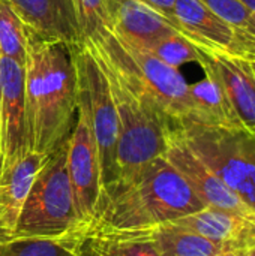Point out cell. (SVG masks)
I'll list each match as a JSON object with an SVG mask.
<instances>
[{"label": "cell", "instance_id": "7c38bea8", "mask_svg": "<svg viewBox=\"0 0 255 256\" xmlns=\"http://www.w3.org/2000/svg\"><path fill=\"white\" fill-rule=\"evenodd\" d=\"M174 224L203 236L227 252H248L255 246V218L231 210L206 207Z\"/></svg>", "mask_w": 255, "mask_h": 256}, {"label": "cell", "instance_id": "5b68a950", "mask_svg": "<svg viewBox=\"0 0 255 256\" xmlns=\"http://www.w3.org/2000/svg\"><path fill=\"white\" fill-rule=\"evenodd\" d=\"M191 152L255 212V140L245 129L173 120Z\"/></svg>", "mask_w": 255, "mask_h": 256}, {"label": "cell", "instance_id": "603a6c76", "mask_svg": "<svg viewBox=\"0 0 255 256\" xmlns=\"http://www.w3.org/2000/svg\"><path fill=\"white\" fill-rule=\"evenodd\" d=\"M72 4L83 44L92 40L104 30H108L105 0H72Z\"/></svg>", "mask_w": 255, "mask_h": 256}, {"label": "cell", "instance_id": "52a82bcc", "mask_svg": "<svg viewBox=\"0 0 255 256\" xmlns=\"http://www.w3.org/2000/svg\"><path fill=\"white\" fill-rule=\"evenodd\" d=\"M75 69L78 111L86 117L96 144L104 194L117 182L119 118L116 105L102 66L84 44L75 46Z\"/></svg>", "mask_w": 255, "mask_h": 256}, {"label": "cell", "instance_id": "1f68e13d", "mask_svg": "<svg viewBox=\"0 0 255 256\" xmlns=\"http://www.w3.org/2000/svg\"><path fill=\"white\" fill-rule=\"evenodd\" d=\"M252 63V69H254V72H255V62H251Z\"/></svg>", "mask_w": 255, "mask_h": 256}, {"label": "cell", "instance_id": "8fae6325", "mask_svg": "<svg viewBox=\"0 0 255 256\" xmlns=\"http://www.w3.org/2000/svg\"><path fill=\"white\" fill-rule=\"evenodd\" d=\"M108 30L123 40L149 50L158 40L180 33L177 27L143 0H105Z\"/></svg>", "mask_w": 255, "mask_h": 256}, {"label": "cell", "instance_id": "ac0fdd59", "mask_svg": "<svg viewBox=\"0 0 255 256\" xmlns=\"http://www.w3.org/2000/svg\"><path fill=\"white\" fill-rule=\"evenodd\" d=\"M83 256H161L152 230L117 231L89 230L84 236Z\"/></svg>", "mask_w": 255, "mask_h": 256}, {"label": "cell", "instance_id": "7a4b0ae2", "mask_svg": "<svg viewBox=\"0 0 255 256\" xmlns=\"http://www.w3.org/2000/svg\"><path fill=\"white\" fill-rule=\"evenodd\" d=\"M206 207L183 176L162 156L107 189L89 230H152Z\"/></svg>", "mask_w": 255, "mask_h": 256}, {"label": "cell", "instance_id": "277c9868", "mask_svg": "<svg viewBox=\"0 0 255 256\" xmlns=\"http://www.w3.org/2000/svg\"><path fill=\"white\" fill-rule=\"evenodd\" d=\"M84 45L116 69L129 87L155 100L171 120L179 122L191 116L189 84L179 69L168 66L149 50L129 44L110 30H104Z\"/></svg>", "mask_w": 255, "mask_h": 256}, {"label": "cell", "instance_id": "83f0119b", "mask_svg": "<svg viewBox=\"0 0 255 256\" xmlns=\"http://www.w3.org/2000/svg\"><path fill=\"white\" fill-rule=\"evenodd\" d=\"M9 238H12V237H11L9 234H6V232H5L3 230H0V246H2V244H3L5 242H8Z\"/></svg>", "mask_w": 255, "mask_h": 256}, {"label": "cell", "instance_id": "ffe728a7", "mask_svg": "<svg viewBox=\"0 0 255 256\" xmlns=\"http://www.w3.org/2000/svg\"><path fill=\"white\" fill-rule=\"evenodd\" d=\"M86 231L54 237H12L0 246V256H83Z\"/></svg>", "mask_w": 255, "mask_h": 256}, {"label": "cell", "instance_id": "cb8c5ba5", "mask_svg": "<svg viewBox=\"0 0 255 256\" xmlns=\"http://www.w3.org/2000/svg\"><path fill=\"white\" fill-rule=\"evenodd\" d=\"M215 15L234 28H243L252 10L242 0H200Z\"/></svg>", "mask_w": 255, "mask_h": 256}, {"label": "cell", "instance_id": "7402d4cb", "mask_svg": "<svg viewBox=\"0 0 255 256\" xmlns=\"http://www.w3.org/2000/svg\"><path fill=\"white\" fill-rule=\"evenodd\" d=\"M149 51L155 54L159 60L176 69L186 63L200 62V50L182 33H174L158 40L149 48Z\"/></svg>", "mask_w": 255, "mask_h": 256}, {"label": "cell", "instance_id": "30bf717a", "mask_svg": "<svg viewBox=\"0 0 255 256\" xmlns=\"http://www.w3.org/2000/svg\"><path fill=\"white\" fill-rule=\"evenodd\" d=\"M164 158L183 176V178L207 207L231 210L255 218L254 210L246 206L231 189H228L225 183L191 152V148L176 132L173 120L168 130V146Z\"/></svg>", "mask_w": 255, "mask_h": 256}, {"label": "cell", "instance_id": "44dd1931", "mask_svg": "<svg viewBox=\"0 0 255 256\" xmlns=\"http://www.w3.org/2000/svg\"><path fill=\"white\" fill-rule=\"evenodd\" d=\"M27 32L8 0H0V56L21 64L26 60Z\"/></svg>", "mask_w": 255, "mask_h": 256}, {"label": "cell", "instance_id": "f1b7e54d", "mask_svg": "<svg viewBox=\"0 0 255 256\" xmlns=\"http://www.w3.org/2000/svg\"><path fill=\"white\" fill-rule=\"evenodd\" d=\"M242 2H243L252 12H255V0H242Z\"/></svg>", "mask_w": 255, "mask_h": 256}, {"label": "cell", "instance_id": "484cf974", "mask_svg": "<svg viewBox=\"0 0 255 256\" xmlns=\"http://www.w3.org/2000/svg\"><path fill=\"white\" fill-rule=\"evenodd\" d=\"M144 3H147L149 6H152L153 9H156L159 14H162L164 16H167L174 26V16H173V10H174V2L176 0H143ZM177 27V26H176Z\"/></svg>", "mask_w": 255, "mask_h": 256}, {"label": "cell", "instance_id": "8992f818", "mask_svg": "<svg viewBox=\"0 0 255 256\" xmlns=\"http://www.w3.org/2000/svg\"><path fill=\"white\" fill-rule=\"evenodd\" d=\"M66 154L68 140L50 154L38 172L12 237H54L87 231L75 210Z\"/></svg>", "mask_w": 255, "mask_h": 256}, {"label": "cell", "instance_id": "ba28073f", "mask_svg": "<svg viewBox=\"0 0 255 256\" xmlns=\"http://www.w3.org/2000/svg\"><path fill=\"white\" fill-rule=\"evenodd\" d=\"M66 165L78 219L89 230L95 220L102 189L96 144L81 111H77V122L68 138Z\"/></svg>", "mask_w": 255, "mask_h": 256}, {"label": "cell", "instance_id": "2e32d148", "mask_svg": "<svg viewBox=\"0 0 255 256\" xmlns=\"http://www.w3.org/2000/svg\"><path fill=\"white\" fill-rule=\"evenodd\" d=\"M173 16L177 30L197 48L228 52L234 27L215 15L200 0H176Z\"/></svg>", "mask_w": 255, "mask_h": 256}, {"label": "cell", "instance_id": "9a60e30c", "mask_svg": "<svg viewBox=\"0 0 255 256\" xmlns=\"http://www.w3.org/2000/svg\"><path fill=\"white\" fill-rule=\"evenodd\" d=\"M242 124L255 134V72L252 63L222 51H206Z\"/></svg>", "mask_w": 255, "mask_h": 256}, {"label": "cell", "instance_id": "f546056e", "mask_svg": "<svg viewBox=\"0 0 255 256\" xmlns=\"http://www.w3.org/2000/svg\"><path fill=\"white\" fill-rule=\"evenodd\" d=\"M245 256H255V246L252 248V249H249V250L245 254Z\"/></svg>", "mask_w": 255, "mask_h": 256}, {"label": "cell", "instance_id": "6da1fadb", "mask_svg": "<svg viewBox=\"0 0 255 256\" xmlns=\"http://www.w3.org/2000/svg\"><path fill=\"white\" fill-rule=\"evenodd\" d=\"M26 32L24 98L29 152L51 154L69 138L77 122L75 46L44 39L27 27Z\"/></svg>", "mask_w": 255, "mask_h": 256}, {"label": "cell", "instance_id": "d6986e66", "mask_svg": "<svg viewBox=\"0 0 255 256\" xmlns=\"http://www.w3.org/2000/svg\"><path fill=\"white\" fill-rule=\"evenodd\" d=\"M152 238L161 256H218L227 252L216 243L174 222L152 228Z\"/></svg>", "mask_w": 255, "mask_h": 256}, {"label": "cell", "instance_id": "4316f807", "mask_svg": "<svg viewBox=\"0 0 255 256\" xmlns=\"http://www.w3.org/2000/svg\"><path fill=\"white\" fill-rule=\"evenodd\" d=\"M246 252H239V250H231V252H224L218 256H245Z\"/></svg>", "mask_w": 255, "mask_h": 256}, {"label": "cell", "instance_id": "5bb4252c", "mask_svg": "<svg viewBox=\"0 0 255 256\" xmlns=\"http://www.w3.org/2000/svg\"><path fill=\"white\" fill-rule=\"evenodd\" d=\"M200 50V62L198 64L204 70V78L189 84V96H191V116L185 120H191L195 123L218 126L227 129H243L228 98L224 90V86L210 62L207 52Z\"/></svg>", "mask_w": 255, "mask_h": 256}, {"label": "cell", "instance_id": "3957f363", "mask_svg": "<svg viewBox=\"0 0 255 256\" xmlns=\"http://www.w3.org/2000/svg\"><path fill=\"white\" fill-rule=\"evenodd\" d=\"M93 56L105 72L119 118V182L131 177L152 160L165 154L171 118L155 100L129 87L116 69L101 60L95 52Z\"/></svg>", "mask_w": 255, "mask_h": 256}, {"label": "cell", "instance_id": "9c48e42d", "mask_svg": "<svg viewBox=\"0 0 255 256\" xmlns=\"http://www.w3.org/2000/svg\"><path fill=\"white\" fill-rule=\"evenodd\" d=\"M2 174L29 153L26 128L24 64L0 56Z\"/></svg>", "mask_w": 255, "mask_h": 256}, {"label": "cell", "instance_id": "d4e9b609", "mask_svg": "<svg viewBox=\"0 0 255 256\" xmlns=\"http://www.w3.org/2000/svg\"><path fill=\"white\" fill-rule=\"evenodd\" d=\"M230 52L245 60L255 62V12L251 14L243 28H234Z\"/></svg>", "mask_w": 255, "mask_h": 256}, {"label": "cell", "instance_id": "d6a6232c", "mask_svg": "<svg viewBox=\"0 0 255 256\" xmlns=\"http://www.w3.org/2000/svg\"><path fill=\"white\" fill-rule=\"evenodd\" d=\"M252 136H254V140H255V134H252Z\"/></svg>", "mask_w": 255, "mask_h": 256}, {"label": "cell", "instance_id": "4fadbf2b", "mask_svg": "<svg viewBox=\"0 0 255 256\" xmlns=\"http://www.w3.org/2000/svg\"><path fill=\"white\" fill-rule=\"evenodd\" d=\"M27 28L44 39L81 45L72 0H8Z\"/></svg>", "mask_w": 255, "mask_h": 256}, {"label": "cell", "instance_id": "e0dca14e", "mask_svg": "<svg viewBox=\"0 0 255 256\" xmlns=\"http://www.w3.org/2000/svg\"><path fill=\"white\" fill-rule=\"evenodd\" d=\"M50 154L29 152L0 176V230L11 237L32 184Z\"/></svg>", "mask_w": 255, "mask_h": 256}, {"label": "cell", "instance_id": "4dcf8cb0", "mask_svg": "<svg viewBox=\"0 0 255 256\" xmlns=\"http://www.w3.org/2000/svg\"><path fill=\"white\" fill-rule=\"evenodd\" d=\"M0 176H2V153H0Z\"/></svg>", "mask_w": 255, "mask_h": 256}]
</instances>
